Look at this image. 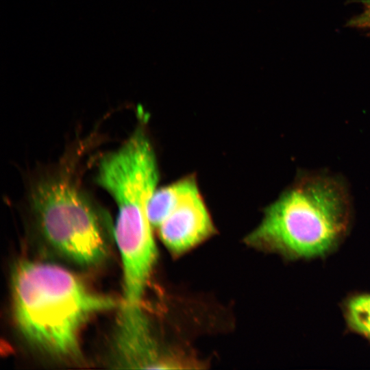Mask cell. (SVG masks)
Returning <instances> with one entry per match:
<instances>
[{
  "instance_id": "obj_4",
  "label": "cell",
  "mask_w": 370,
  "mask_h": 370,
  "mask_svg": "<svg viewBox=\"0 0 370 370\" xmlns=\"http://www.w3.org/2000/svg\"><path fill=\"white\" fill-rule=\"evenodd\" d=\"M30 206L41 233L62 254L84 266L97 264L106 256L99 209L71 172L61 171L39 180Z\"/></svg>"
},
{
  "instance_id": "obj_6",
  "label": "cell",
  "mask_w": 370,
  "mask_h": 370,
  "mask_svg": "<svg viewBox=\"0 0 370 370\" xmlns=\"http://www.w3.org/2000/svg\"><path fill=\"white\" fill-rule=\"evenodd\" d=\"M114 364L121 369H179L185 365L157 341L140 304H121L113 341Z\"/></svg>"
},
{
  "instance_id": "obj_5",
  "label": "cell",
  "mask_w": 370,
  "mask_h": 370,
  "mask_svg": "<svg viewBox=\"0 0 370 370\" xmlns=\"http://www.w3.org/2000/svg\"><path fill=\"white\" fill-rule=\"evenodd\" d=\"M151 223L174 256L211 237L215 228L195 178L188 177L156 188L147 206Z\"/></svg>"
},
{
  "instance_id": "obj_1",
  "label": "cell",
  "mask_w": 370,
  "mask_h": 370,
  "mask_svg": "<svg viewBox=\"0 0 370 370\" xmlns=\"http://www.w3.org/2000/svg\"><path fill=\"white\" fill-rule=\"evenodd\" d=\"M12 310L17 328L35 347L51 356L79 354L83 326L94 314L117 306L56 264L22 260L12 274Z\"/></svg>"
},
{
  "instance_id": "obj_3",
  "label": "cell",
  "mask_w": 370,
  "mask_h": 370,
  "mask_svg": "<svg viewBox=\"0 0 370 370\" xmlns=\"http://www.w3.org/2000/svg\"><path fill=\"white\" fill-rule=\"evenodd\" d=\"M156 160L139 152L114 155L99 166L95 180L114 200L118 215L114 235L123 273V299L141 303L157 260L147 206L156 189Z\"/></svg>"
},
{
  "instance_id": "obj_7",
  "label": "cell",
  "mask_w": 370,
  "mask_h": 370,
  "mask_svg": "<svg viewBox=\"0 0 370 370\" xmlns=\"http://www.w3.org/2000/svg\"><path fill=\"white\" fill-rule=\"evenodd\" d=\"M344 316L352 332L370 340V294H357L344 304Z\"/></svg>"
},
{
  "instance_id": "obj_2",
  "label": "cell",
  "mask_w": 370,
  "mask_h": 370,
  "mask_svg": "<svg viewBox=\"0 0 370 370\" xmlns=\"http://www.w3.org/2000/svg\"><path fill=\"white\" fill-rule=\"evenodd\" d=\"M350 222L344 185L323 174L301 176L265 210L245 238L256 249L288 259L323 256L343 238Z\"/></svg>"
}]
</instances>
